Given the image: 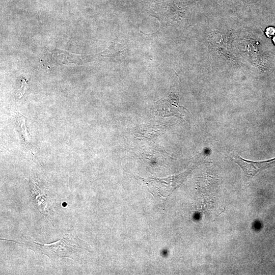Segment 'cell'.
I'll return each mask as SVG.
<instances>
[{
  "label": "cell",
  "mask_w": 275,
  "mask_h": 275,
  "mask_svg": "<svg viewBox=\"0 0 275 275\" xmlns=\"http://www.w3.org/2000/svg\"><path fill=\"white\" fill-rule=\"evenodd\" d=\"M28 246L35 252L47 256L50 259L62 257H71L80 248L67 235L57 242L50 244H41L35 241L17 242Z\"/></svg>",
  "instance_id": "1"
},
{
  "label": "cell",
  "mask_w": 275,
  "mask_h": 275,
  "mask_svg": "<svg viewBox=\"0 0 275 275\" xmlns=\"http://www.w3.org/2000/svg\"><path fill=\"white\" fill-rule=\"evenodd\" d=\"M195 167L191 166L181 173L164 178H139L146 184L149 192L154 197L167 198L182 184Z\"/></svg>",
  "instance_id": "2"
},
{
  "label": "cell",
  "mask_w": 275,
  "mask_h": 275,
  "mask_svg": "<svg viewBox=\"0 0 275 275\" xmlns=\"http://www.w3.org/2000/svg\"><path fill=\"white\" fill-rule=\"evenodd\" d=\"M232 159L238 164L243 171L244 182L246 186L258 172L275 166V158L265 161H254L244 159L237 154H232Z\"/></svg>",
  "instance_id": "3"
},
{
  "label": "cell",
  "mask_w": 275,
  "mask_h": 275,
  "mask_svg": "<svg viewBox=\"0 0 275 275\" xmlns=\"http://www.w3.org/2000/svg\"><path fill=\"white\" fill-rule=\"evenodd\" d=\"M186 108L178 103L177 97L171 93L168 98L161 99L155 102L154 110L163 117L176 116L182 117Z\"/></svg>",
  "instance_id": "4"
},
{
  "label": "cell",
  "mask_w": 275,
  "mask_h": 275,
  "mask_svg": "<svg viewBox=\"0 0 275 275\" xmlns=\"http://www.w3.org/2000/svg\"><path fill=\"white\" fill-rule=\"evenodd\" d=\"M31 186L32 197L34 199V202L38 205L39 211L45 215L48 212V199L46 192H44L39 186L35 183L30 184Z\"/></svg>",
  "instance_id": "5"
},
{
  "label": "cell",
  "mask_w": 275,
  "mask_h": 275,
  "mask_svg": "<svg viewBox=\"0 0 275 275\" xmlns=\"http://www.w3.org/2000/svg\"><path fill=\"white\" fill-rule=\"evenodd\" d=\"M265 33L268 37H270L275 33V28L273 27L267 28L266 29Z\"/></svg>",
  "instance_id": "6"
},
{
  "label": "cell",
  "mask_w": 275,
  "mask_h": 275,
  "mask_svg": "<svg viewBox=\"0 0 275 275\" xmlns=\"http://www.w3.org/2000/svg\"><path fill=\"white\" fill-rule=\"evenodd\" d=\"M273 41L274 43H275V36L273 38Z\"/></svg>",
  "instance_id": "7"
}]
</instances>
